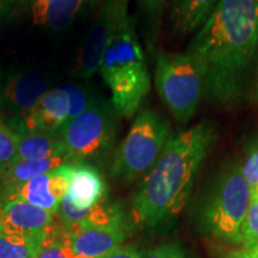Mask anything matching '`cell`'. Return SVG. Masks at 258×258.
Returning a JSON list of instances; mask_svg holds the SVG:
<instances>
[{
  "label": "cell",
  "mask_w": 258,
  "mask_h": 258,
  "mask_svg": "<svg viewBox=\"0 0 258 258\" xmlns=\"http://www.w3.org/2000/svg\"><path fill=\"white\" fill-rule=\"evenodd\" d=\"M258 51V0H220L186 53L198 61L209 103L241 101Z\"/></svg>",
  "instance_id": "1"
},
{
  "label": "cell",
  "mask_w": 258,
  "mask_h": 258,
  "mask_svg": "<svg viewBox=\"0 0 258 258\" xmlns=\"http://www.w3.org/2000/svg\"><path fill=\"white\" fill-rule=\"evenodd\" d=\"M217 135L214 123L202 121L171 137L133 195L132 213L137 224L154 228L182 212Z\"/></svg>",
  "instance_id": "2"
},
{
  "label": "cell",
  "mask_w": 258,
  "mask_h": 258,
  "mask_svg": "<svg viewBox=\"0 0 258 258\" xmlns=\"http://www.w3.org/2000/svg\"><path fill=\"white\" fill-rule=\"evenodd\" d=\"M98 71L118 114L125 117L137 114L151 90V76L133 16H128L109 42Z\"/></svg>",
  "instance_id": "3"
},
{
  "label": "cell",
  "mask_w": 258,
  "mask_h": 258,
  "mask_svg": "<svg viewBox=\"0 0 258 258\" xmlns=\"http://www.w3.org/2000/svg\"><path fill=\"white\" fill-rule=\"evenodd\" d=\"M251 206L250 186L240 164L222 171L200 207L201 228L212 237L230 244H239L240 232Z\"/></svg>",
  "instance_id": "4"
},
{
  "label": "cell",
  "mask_w": 258,
  "mask_h": 258,
  "mask_svg": "<svg viewBox=\"0 0 258 258\" xmlns=\"http://www.w3.org/2000/svg\"><path fill=\"white\" fill-rule=\"evenodd\" d=\"M171 137L172 131L165 117L151 109L140 111L116 151L111 176L128 183L147 173Z\"/></svg>",
  "instance_id": "5"
},
{
  "label": "cell",
  "mask_w": 258,
  "mask_h": 258,
  "mask_svg": "<svg viewBox=\"0 0 258 258\" xmlns=\"http://www.w3.org/2000/svg\"><path fill=\"white\" fill-rule=\"evenodd\" d=\"M154 84L161 102L179 122H186L198 111L205 97V77L189 53H160L156 60Z\"/></svg>",
  "instance_id": "6"
},
{
  "label": "cell",
  "mask_w": 258,
  "mask_h": 258,
  "mask_svg": "<svg viewBox=\"0 0 258 258\" xmlns=\"http://www.w3.org/2000/svg\"><path fill=\"white\" fill-rule=\"evenodd\" d=\"M118 112L112 103L103 98L70 122L60 133L70 161L90 163L105 159L114 147Z\"/></svg>",
  "instance_id": "7"
},
{
  "label": "cell",
  "mask_w": 258,
  "mask_h": 258,
  "mask_svg": "<svg viewBox=\"0 0 258 258\" xmlns=\"http://www.w3.org/2000/svg\"><path fill=\"white\" fill-rule=\"evenodd\" d=\"M129 16V0H103L88 38L77 57L73 76L89 79L98 72L103 53Z\"/></svg>",
  "instance_id": "8"
},
{
  "label": "cell",
  "mask_w": 258,
  "mask_h": 258,
  "mask_svg": "<svg viewBox=\"0 0 258 258\" xmlns=\"http://www.w3.org/2000/svg\"><path fill=\"white\" fill-rule=\"evenodd\" d=\"M48 79L37 72L0 76V117L16 132L34 105L48 90Z\"/></svg>",
  "instance_id": "9"
},
{
  "label": "cell",
  "mask_w": 258,
  "mask_h": 258,
  "mask_svg": "<svg viewBox=\"0 0 258 258\" xmlns=\"http://www.w3.org/2000/svg\"><path fill=\"white\" fill-rule=\"evenodd\" d=\"M73 170L74 163H67L50 172L29 180L15 190L8 202L19 200L57 214L61 201L69 191Z\"/></svg>",
  "instance_id": "10"
},
{
  "label": "cell",
  "mask_w": 258,
  "mask_h": 258,
  "mask_svg": "<svg viewBox=\"0 0 258 258\" xmlns=\"http://www.w3.org/2000/svg\"><path fill=\"white\" fill-rule=\"evenodd\" d=\"M57 214L35 207L24 201L0 205V234L46 239Z\"/></svg>",
  "instance_id": "11"
},
{
  "label": "cell",
  "mask_w": 258,
  "mask_h": 258,
  "mask_svg": "<svg viewBox=\"0 0 258 258\" xmlns=\"http://www.w3.org/2000/svg\"><path fill=\"white\" fill-rule=\"evenodd\" d=\"M69 95L61 85L56 89L49 90L41 97L15 133L42 132L60 135L69 122Z\"/></svg>",
  "instance_id": "12"
},
{
  "label": "cell",
  "mask_w": 258,
  "mask_h": 258,
  "mask_svg": "<svg viewBox=\"0 0 258 258\" xmlns=\"http://www.w3.org/2000/svg\"><path fill=\"white\" fill-rule=\"evenodd\" d=\"M124 224L85 227L71 232L70 245L77 257L103 258L117 249L127 237Z\"/></svg>",
  "instance_id": "13"
},
{
  "label": "cell",
  "mask_w": 258,
  "mask_h": 258,
  "mask_svg": "<svg viewBox=\"0 0 258 258\" xmlns=\"http://www.w3.org/2000/svg\"><path fill=\"white\" fill-rule=\"evenodd\" d=\"M108 186L101 172L88 163L74 164L66 196L78 209H89L105 201Z\"/></svg>",
  "instance_id": "14"
},
{
  "label": "cell",
  "mask_w": 258,
  "mask_h": 258,
  "mask_svg": "<svg viewBox=\"0 0 258 258\" xmlns=\"http://www.w3.org/2000/svg\"><path fill=\"white\" fill-rule=\"evenodd\" d=\"M67 163L69 159L66 157L14 161L0 170V205L8 202L15 190L24 183L50 172Z\"/></svg>",
  "instance_id": "15"
},
{
  "label": "cell",
  "mask_w": 258,
  "mask_h": 258,
  "mask_svg": "<svg viewBox=\"0 0 258 258\" xmlns=\"http://www.w3.org/2000/svg\"><path fill=\"white\" fill-rule=\"evenodd\" d=\"M32 22L36 25L63 30L90 0H30Z\"/></svg>",
  "instance_id": "16"
},
{
  "label": "cell",
  "mask_w": 258,
  "mask_h": 258,
  "mask_svg": "<svg viewBox=\"0 0 258 258\" xmlns=\"http://www.w3.org/2000/svg\"><path fill=\"white\" fill-rule=\"evenodd\" d=\"M170 22L175 31L188 35L199 30L220 0H169Z\"/></svg>",
  "instance_id": "17"
},
{
  "label": "cell",
  "mask_w": 258,
  "mask_h": 258,
  "mask_svg": "<svg viewBox=\"0 0 258 258\" xmlns=\"http://www.w3.org/2000/svg\"><path fill=\"white\" fill-rule=\"evenodd\" d=\"M53 157L67 158L66 147L59 134L42 132H24L17 134L16 160L46 159Z\"/></svg>",
  "instance_id": "18"
},
{
  "label": "cell",
  "mask_w": 258,
  "mask_h": 258,
  "mask_svg": "<svg viewBox=\"0 0 258 258\" xmlns=\"http://www.w3.org/2000/svg\"><path fill=\"white\" fill-rule=\"evenodd\" d=\"M167 2L169 0H137L138 11L143 21L145 37L150 49L156 43L157 32Z\"/></svg>",
  "instance_id": "19"
},
{
  "label": "cell",
  "mask_w": 258,
  "mask_h": 258,
  "mask_svg": "<svg viewBox=\"0 0 258 258\" xmlns=\"http://www.w3.org/2000/svg\"><path fill=\"white\" fill-rule=\"evenodd\" d=\"M41 245L38 238L0 234V258H36Z\"/></svg>",
  "instance_id": "20"
},
{
  "label": "cell",
  "mask_w": 258,
  "mask_h": 258,
  "mask_svg": "<svg viewBox=\"0 0 258 258\" xmlns=\"http://www.w3.org/2000/svg\"><path fill=\"white\" fill-rule=\"evenodd\" d=\"M36 258H77L70 245V234L63 225L56 234L42 243Z\"/></svg>",
  "instance_id": "21"
},
{
  "label": "cell",
  "mask_w": 258,
  "mask_h": 258,
  "mask_svg": "<svg viewBox=\"0 0 258 258\" xmlns=\"http://www.w3.org/2000/svg\"><path fill=\"white\" fill-rule=\"evenodd\" d=\"M62 88L67 92L70 99L69 122H67V124H69L71 121L78 117L80 114H83L95 102L97 97L93 96V93L85 85H79V84H63Z\"/></svg>",
  "instance_id": "22"
},
{
  "label": "cell",
  "mask_w": 258,
  "mask_h": 258,
  "mask_svg": "<svg viewBox=\"0 0 258 258\" xmlns=\"http://www.w3.org/2000/svg\"><path fill=\"white\" fill-rule=\"evenodd\" d=\"M240 167L250 186L251 202H258V138L250 144Z\"/></svg>",
  "instance_id": "23"
},
{
  "label": "cell",
  "mask_w": 258,
  "mask_h": 258,
  "mask_svg": "<svg viewBox=\"0 0 258 258\" xmlns=\"http://www.w3.org/2000/svg\"><path fill=\"white\" fill-rule=\"evenodd\" d=\"M17 157V134L0 117V170L12 164Z\"/></svg>",
  "instance_id": "24"
},
{
  "label": "cell",
  "mask_w": 258,
  "mask_h": 258,
  "mask_svg": "<svg viewBox=\"0 0 258 258\" xmlns=\"http://www.w3.org/2000/svg\"><path fill=\"white\" fill-rule=\"evenodd\" d=\"M258 240V202H251L240 232L239 245L241 247Z\"/></svg>",
  "instance_id": "25"
},
{
  "label": "cell",
  "mask_w": 258,
  "mask_h": 258,
  "mask_svg": "<svg viewBox=\"0 0 258 258\" xmlns=\"http://www.w3.org/2000/svg\"><path fill=\"white\" fill-rule=\"evenodd\" d=\"M28 3L29 0H0V25L17 17Z\"/></svg>",
  "instance_id": "26"
},
{
  "label": "cell",
  "mask_w": 258,
  "mask_h": 258,
  "mask_svg": "<svg viewBox=\"0 0 258 258\" xmlns=\"http://www.w3.org/2000/svg\"><path fill=\"white\" fill-rule=\"evenodd\" d=\"M141 258H188L185 251L178 244L160 245L156 249L141 253Z\"/></svg>",
  "instance_id": "27"
},
{
  "label": "cell",
  "mask_w": 258,
  "mask_h": 258,
  "mask_svg": "<svg viewBox=\"0 0 258 258\" xmlns=\"http://www.w3.org/2000/svg\"><path fill=\"white\" fill-rule=\"evenodd\" d=\"M103 258H141V253L134 246H120Z\"/></svg>",
  "instance_id": "28"
},
{
  "label": "cell",
  "mask_w": 258,
  "mask_h": 258,
  "mask_svg": "<svg viewBox=\"0 0 258 258\" xmlns=\"http://www.w3.org/2000/svg\"><path fill=\"white\" fill-rule=\"evenodd\" d=\"M222 258H256V257H253L252 254L247 252V251H245L243 249H239V250L230 251V252L226 253Z\"/></svg>",
  "instance_id": "29"
},
{
  "label": "cell",
  "mask_w": 258,
  "mask_h": 258,
  "mask_svg": "<svg viewBox=\"0 0 258 258\" xmlns=\"http://www.w3.org/2000/svg\"><path fill=\"white\" fill-rule=\"evenodd\" d=\"M241 249L247 251V252L252 254L253 257L258 258V240L254 241V243H251L249 245H246V246H243Z\"/></svg>",
  "instance_id": "30"
},
{
  "label": "cell",
  "mask_w": 258,
  "mask_h": 258,
  "mask_svg": "<svg viewBox=\"0 0 258 258\" xmlns=\"http://www.w3.org/2000/svg\"><path fill=\"white\" fill-rule=\"evenodd\" d=\"M96 2H97V0H90V4H91V5H92V4H95Z\"/></svg>",
  "instance_id": "31"
},
{
  "label": "cell",
  "mask_w": 258,
  "mask_h": 258,
  "mask_svg": "<svg viewBox=\"0 0 258 258\" xmlns=\"http://www.w3.org/2000/svg\"><path fill=\"white\" fill-rule=\"evenodd\" d=\"M257 93H258V76H257Z\"/></svg>",
  "instance_id": "32"
}]
</instances>
